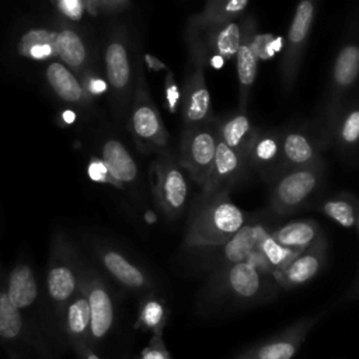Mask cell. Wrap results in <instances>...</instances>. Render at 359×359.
<instances>
[{
	"label": "cell",
	"mask_w": 359,
	"mask_h": 359,
	"mask_svg": "<svg viewBox=\"0 0 359 359\" xmlns=\"http://www.w3.org/2000/svg\"><path fill=\"white\" fill-rule=\"evenodd\" d=\"M245 220L244 212L230 201L227 192L195 201L191 206L184 243L188 248L223 244Z\"/></svg>",
	"instance_id": "1"
},
{
	"label": "cell",
	"mask_w": 359,
	"mask_h": 359,
	"mask_svg": "<svg viewBox=\"0 0 359 359\" xmlns=\"http://www.w3.org/2000/svg\"><path fill=\"white\" fill-rule=\"evenodd\" d=\"M136 98L130 114V130L143 153L157 151L165 147L168 133L163 125L161 116L151 102L142 74L136 88Z\"/></svg>",
	"instance_id": "7"
},
{
	"label": "cell",
	"mask_w": 359,
	"mask_h": 359,
	"mask_svg": "<svg viewBox=\"0 0 359 359\" xmlns=\"http://www.w3.org/2000/svg\"><path fill=\"white\" fill-rule=\"evenodd\" d=\"M59 324L62 325V332L70 345L77 342H88L90 309L81 282L73 297L65 306Z\"/></svg>",
	"instance_id": "19"
},
{
	"label": "cell",
	"mask_w": 359,
	"mask_h": 359,
	"mask_svg": "<svg viewBox=\"0 0 359 359\" xmlns=\"http://www.w3.org/2000/svg\"><path fill=\"white\" fill-rule=\"evenodd\" d=\"M327 258L325 237L321 234L313 244L293 257L282 269L275 273L279 289L289 290L313 279L323 268Z\"/></svg>",
	"instance_id": "14"
},
{
	"label": "cell",
	"mask_w": 359,
	"mask_h": 359,
	"mask_svg": "<svg viewBox=\"0 0 359 359\" xmlns=\"http://www.w3.org/2000/svg\"><path fill=\"white\" fill-rule=\"evenodd\" d=\"M128 4V0H84V7H87L93 14L101 8V10H119L123 8Z\"/></svg>",
	"instance_id": "39"
},
{
	"label": "cell",
	"mask_w": 359,
	"mask_h": 359,
	"mask_svg": "<svg viewBox=\"0 0 359 359\" xmlns=\"http://www.w3.org/2000/svg\"><path fill=\"white\" fill-rule=\"evenodd\" d=\"M280 157L283 170L323 164L316 142L299 130L280 135Z\"/></svg>",
	"instance_id": "21"
},
{
	"label": "cell",
	"mask_w": 359,
	"mask_h": 359,
	"mask_svg": "<svg viewBox=\"0 0 359 359\" xmlns=\"http://www.w3.org/2000/svg\"><path fill=\"white\" fill-rule=\"evenodd\" d=\"M0 346L7 359H53L46 337L7 299L0 273Z\"/></svg>",
	"instance_id": "4"
},
{
	"label": "cell",
	"mask_w": 359,
	"mask_h": 359,
	"mask_svg": "<svg viewBox=\"0 0 359 359\" xmlns=\"http://www.w3.org/2000/svg\"><path fill=\"white\" fill-rule=\"evenodd\" d=\"M154 201L167 219H177L188 202V184L180 163L170 153H161L151 170Z\"/></svg>",
	"instance_id": "6"
},
{
	"label": "cell",
	"mask_w": 359,
	"mask_h": 359,
	"mask_svg": "<svg viewBox=\"0 0 359 359\" xmlns=\"http://www.w3.org/2000/svg\"><path fill=\"white\" fill-rule=\"evenodd\" d=\"M323 234L320 226L314 220H299L286 223L271 231V237L283 247L293 250H304Z\"/></svg>",
	"instance_id": "25"
},
{
	"label": "cell",
	"mask_w": 359,
	"mask_h": 359,
	"mask_svg": "<svg viewBox=\"0 0 359 359\" xmlns=\"http://www.w3.org/2000/svg\"><path fill=\"white\" fill-rule=\"evenodd\" d=\"M248 165L257 170L265 181H273V178L283 171L280 157V133L257 132L247 157V167Z\"/></svg>",
	"instance_id": "17"
},
{
	"label": "cell",
	"mask_w": 359,
	"mask_h": 359,
	"mask_svg": "<svg viewBox=\"0 0 359 359\" xmlns=\"http://www.w3.org/2000/svg\"><path fill=\"white\" fill-rule=\"evenodd\" d=\"M251 32L245 31L241 32V41L238 45V49L236 52V59H237V74H238V83L241 88V95H240V102H241V109L244 111L245 108V100L248 95V90L251 84L255 80L257 76V67H258V59L251 50L250 46V39H251Z\"/></svg>",
	"instance_id": "28"
},
{
	"label": "cell",
	"mask_w": 359,
	"mask_h": 359,
	"mask_svg": "<svg viewBox=\"0 0 359 359\" xmlns=\"http://www.w3.org/2000/svg\"><path fill=\"white\" fill-rule=\"evenodd\" d=\"M316 4L317 0H300L292 18L286 41V53L282 63V76L286 88H290L294 83L300 59L314 21Z\"/></svg>",
	"instance_id": "12"
},
{
	"label": "cell",
	"mask_w": 359,
	"mask_h": 359,
	"mask_svg": "<svg viewBox=\"0 0 359 359\" xmlns=\"http://www.w3.org/2000/svg\"><path fill=\"white\" fill-rule=\"evenodd\" d=\"M55 50H56V56L62 59L63 65L73 70H80L86 65V60H87L86 45L80 38V35L70 28L56 31Z\"/></svg>",
	"instance_id": "27"
},
{
	"label": "cell",
	"mask_w": 359,
	"mask_h": 359,
	"mask_svg": "<svg viewBox=\"0 0 359 359\" xmlns=\"http://www.w3.org/2000/svg\"><path fill=\"white\" fill-rule=\"evenodd\" d=\"M182 115L187 128L205 125L210 116V95L205 83L203 62L198 60L185 86Z\"/></svg>",
	"instance_id": "16"
},
{
	"label": "cell",
	"mask_w": 359,
	"mask_h": 359,
	"mask_svg": "<svg viewBox=\"0 0 359 359\" xmlns=\"http://www.w3.org/2000/svg\"><path fill=\"white\" fill-rule=\"evenodd\" d=\"M359 70V49L355 43L345 45L339 52L334 63L332 81L337 91L349 88L358 77Z\"/></svg>",
	"instance_id": "29"
},
{
	"label": "cell",
	"mask_w": 359,
	"mask_h": 359,
	"mask_svg": "<svg viewBox=\"0 0 359 359\" xmlns=\"http://www.w3.org/2000/svg\"><path fill=\"white\" fill-rule=\"evenodd\" d=\"M97 257L104 269L122 286L130 290H144L150 286L149 275L130 262L122 252L109 247H97Z\"/></svg>",
	"instance_id": "18"
},
{
	"label": "cell",
	"mask_w": 359,
	"mask_h": 359,
	"mask_svg": "<svg viewBox=\"0 0 359 359\" xmlns=\"http://www.w3.org/2000/svg\"><path fill=\"white\" fill-rule=\"evenodd\" d=\"M241 41L240 25L234 21H229L217 27L216 34L212 38V48L215 53L220 55L223 59H230L236 55Z\"/></svg>",
	"instance_id": "32"
},
{
	"label": "cell",
	"mask_w": 359,
	"mask_h": 359,
	"mask_svg": "<svg viewBox=\"0 0 359 359\" xmlns=\"http://www.w3.org/2000/svg\"><path fill=\"white\" fill-rule=\"evenodd\" d=\"M108 90L107 83L100 79V77H90V80H87V91L91 95H100L102 93H105Z\"/></svg>",
	"instance_id": "42"
},
{
	"label": "cell",
	"mask_w": 359,
	"mask_h": 359,
	"mask_svg": "<svg viewBox=\"0 0 359 359\" xmlns=\"http://www.w3.org/2000/svg\"><path fill=\"white\" fill-rule=\"evenodd\" d=\"M320 210L342 227L356 229L358 226V201L351 194H339L327 199Z\"/></svg>",
	"instance_id": "30"
},
{
	"label": "cell",
	"mask_w": 359,
	"mask_h": 359,
	"mask_svg": "<svg viewBox=\"0 0 359 359\" xmlns=\"http://www.w3.org/2000/svg\"><path fill=\"white\" fill-rule=\"evenodd\" d=\"M282 36H275L273 34H255L250 39V46L257 59H269L276 52L282 49Z\"/></svg>",
	"instance_id": "35"
},
{
	"label": "cell",
	"mask_w": 359,
	"mask_h": 359,
	"mask_svg": "<svg viewBox=\"0 0 359 359\" xmlns=\"http://www.w3.org/2000/svg\"><path fill=\"white\" fill-rule=\"evenodd\" d=\"M80 282L90 309L88 342L95 344L107 337L114 324V303L105 282L93 269H83Z\"/></svg>",
	"instance_id": "11"
},
{
	"label": "cell",
	"mask_w": 359,
	"mask_h": 359,
	"mask_svg": "<svg viewBox=\"0 0 359 359\" xmlns=\"http://www.w3.org/2000/svg\"><path fill=\"white\" fill-rule=\"evenodd\" d=\"M46 80L53 93L65 102L80 104L86 100L84 88L72 70L59 62H52L46 67Z\"/></svg>",
	"instance_id": "26"
},
{
	"label": "cell",
	"mask_w": 359,
	"mask_h": 359,
	"mask_svg": "<svg viewBox=\"0 0 359 359\" xmlns=\"http://www.w3.org/2000/svg\"><path fill=\"white\" fill-rule=\"evenodd\" d=\"M56 31L31 29L20 41L18 50L21 55L31 59H48L56 56L55 50Z\"/></svg>",
	"instance_id": "31"
},
{
	"label": "cell",
	"mask_w": 359,
	"mask_h": 359,
	"mask_svg": "<svg viewBox=\"0 0 359 359\" xmlns=\"http://www.w3.org/2000/svg\"><path fill=\"white\" fill-rule=\"evenodd\" d=\"M317 320V317L300 320L282 334L252 346L238 359H292Z\"/></svg>",
	"instance_id": "15"
},
{
	"label": "cell",
	"mask_w": 359,
	"mask_h": 359,
	"mask_svg": "<svg viewBox=\"0 0 359 359\" xmlns=\"http://www.w3.org/2000/svg\"><path fill=\"white\" fill-rule=\"evenodd\" d=\"M63 119L67 122V123H72L74 119H76V115L73 111H65L63 112Z\"/></svg>",
	"instance_id": "45"
},
{
	"label": "cell",
	"mask_w": 359,
	"mask_h": 359,
	"mask_svg": "<svg viewBox=\"0 0 359 359\" xmlns=\"http://www.w3.org/2000/svg\"><path fill=\"white\" fill-rule=\"evenodd\" d=\"M88 175L95 180V181H101V182H109L114 187H119V184L116 181H114L108 172V170L105 168L104 163L101 161V158H93L90 165H88Z\"/></svg>",
	"instance_id": "37"
},
{
	"label": "cell",
	"mask_w": 359,
	"mask_h": 359,
	"mask_svg": "<svg viewBox=\"0 0 359 359\" xmlns=\"http://www.w3.org/2000/svg\"><path fill=\"white\" fill-rule=\"evenodd\" d=\"M180 98H181V93H180L175 81H174V76H172L171 72H168L167 77H165V101H167L168 109L172 114L177 111Z\"/></svg>",
	"instance_id": "38"
},
{
	"label": "cell",
	"mask_w": 359,
	"mask_h": 359,
	"mask_svg": "<svg viewBox=\"0 0 359 359\" xmlns=\"http://www.w3.org/2000/svg\"><path fill=\"white\" fill-rule=\"evenodd\" d=\"M105 73L109 86L119 94L125 95L130 84V62L126 43L121 35H114L104 55Z\"/></svg>",
	"instance_id": "23"
},
{
	"label": "cell",
	"mask_w": 359,
	"mask_h": 359,
	"mask_svg": "<svg viewBox=\"0 0 359 359\" xmlns=\"http://www.w3.org/2000/svg\"><path fill=\"white\" fill-rule=\"evenodd\" d=\"M268 233L269 230H266V227L262 223H244L223 244L191 250L201 251L202 255L208 259V264H210L215 268V271H217L227 265L258 257L259 243Z\"/></svg>",
	"instance_id": "8"
},
{
	"label": "cell",
	"mask_w": 359,
	"mask_h": 359,
	"mask_svg": "<svg viewBox=\"0 0 359 359\" xmlns=\"http://www.w3.org/2000/svg\"><path fill=\"white\" fill-rule=\"evenodd\" d=\"M79 359H100L88 342H77L72 345Z\"/></svg>",
	"instance_id": "41"
},
{
	"label": "cell",
	"mask_w": 359,
	"mask_h": 359,
	"mask_svg": "<svg viewBox=\"0 0 359 359\" xmlns=\"http://www.w3.org/2000/svg\"><path fill=\"white\" fill-rule=\"evenodd\" d=\"M335 136L339 146L348 153L356 147L359 137V111L352 108L337 125Z\"/></svg>",
	"instance_id": "34"
},
{
	"label": "cell",
	"mask_w": 359,
	"mask_h": 359,
	"mask_svg": "<svg viewBox=\"0 0 359 359\" xmlns=\"http://www.w3.org/2000/svg\"><path fill=\"white\" fill-rule=\"evenodd\" d=\"M59 8L70 20H80L84 11V0H59Z\"/></svg>",
	"instance_id": "40"
},
{
	"label": "cell",
	"mask_w": 359,
	"mask_h": 359,
	"mask_svg": "<svg viewBox=\"0 0 359 359\" xmlns=\"http://www.w3.org/2000/svg\"><path fill=\"white\" fill-rule=\"evenodd\" d=\"M139 359H171L170 353L163 342L161 335L158 334H153V338L149 344V346H146Z\"/></svg>",
	"instance_id": "36"
},
{
	"label": "cell",
	"mask_w": 359,
	"mask_h": 359,
	"mask_svg": "<svg viewBox=\"0 0 359 359\" xmlns=\"http://www.w3.org/2000/svg\"><path fill=\"white\" fill-rule=\"evenodd\" d=\"M248 0H208L199 14L191 20L196 29H213L233 21L247 7Z\"/></svg>",
	"instance_id": "24"
},
{
	"label": "cell",
	"mask_w": 359,
	"mask_h": 359,
	"mask_svg": "<svg viewBox=\"0 0 359 359\" xmlns=\"http://www.w3.org/2000/svg\"><path fill=\"white\" fill-rule=\"evenodd\" d=\"M245 168L247 163L217 137L212 167L195 201H205L219 194H230Z\"/></svg>",
	"instance_id": "13"
},
{
	"label": "cell",
	"mask_w": 359,
	"mask_h": 359,
	"mask_svg": "<svg viewBox=\"0 0 359 359\" xmlns=\"http://www.w3.org/2000/svg\"><path fill=\"white\" fill-rule=\"evenodd\" d=\"M4 290L8 302L46 337L41 310V286L28 262L15 264L4 275Z\"/></svg>",
	"instance_id": "9"
},
{
	"label": "cell",
	"mask_w": 359,
	"mask_h": 359,
	"mask_svg": "<svg viewBox=\"0 0 359 359\" xmlns=\"http://www.w3.org/2000/svg\"><path fill=\"white\" fill-rule=\"evenodd\" d=\"M101 161L108 170L111 178L123 185H132L137 180V165L129 150L115 137L107 139L101 146Z\"/></svg>",
	"instance_id": "22"
},
{
	"label": "cell",
	"mask_w": 359,
	"mask_h": 359,
	"mask_svg": "<svg viewBox=\"0 0 359 359\" xmlns=\"http://www.w3.org/2000/svg\"><path fill=\"white\" fill-rule=\"evenodd\" d=\"M215 128L217 137L247 163L251 144L257 135L247 114L243 109L234 112L216 123Z\"/></svg>",
	"instance_id": "20"
},
{
	"label": "cell",
	"mask_w": 359,
	"mask_h": 359,
	"mask_svg": "<svg viewBox=\"0 0 359 359\" xmlns=\"http://www.w3.org/2000/svg\"><path fill=\"white\" fill-rule=\"evenodd\" d=\"M271 276L273 278V273L259 254L215 271L208 285L209 297L229 299L241 304L266 300L273 294V286H278L271 282Z\"/></svg>",
	"instance_id": "2"
},
{
	"label": "cell",
	"mask_w": 359,
	"mask_h": 359,
	"mask_svg": "<svg viewBox=\"0 0 359 359\" xmlns=\"http://www.w3.org/2000/svg\"><path fill=\"white\" fill-rule=\"evenodd\" d=\"M144 62H146V65H147V67H149L150 70H163V69H167V66H165L161 60H158L157 57H154V56H151V55H144Z\"/></svg>",
	"instance_id": "43"
},
{
	"label": "cell",
	"mask_w": 359,
	"mask_h": 359,
	"mask_svg": "<svg viewBox=\"0 0 359 359\" xmlns=\"http://www.w3.org/2000/svg\"><path fill=\"white\" fill-rule=\"evenodd\" d=\"M81 271L79 252L70 237L60 230L55 231L49 250L45 292L59 323L65 306L79 289Z\"/></svg>",
	"instance_id": "3"
},
{
	"label": "cell",
	"mask_w": 359,
	"mask_h": 359,
	"mask_svg": "<svg viewBox=\"0 0 359 359\" xmlns=\"http://www.w3.org/2000/svg\"><path fill=\"white\" fill-rule=\"evenodd\" d=\"M223 65H224V59L220 55L213 53L212 57H210V66L215 67V69H220Z\"/></svg>",
	"instance_id": "44"
},
{
	"label": "cell",
	"mask_w": 359,
	"mask_h": 359,
	"mask_svg": "<svg viewBox=\"0 0 359 359\" xmlns=\"http://www.w3.org/2000/svg\"><path fill=\"white\" fill-rule=\"evenodd\" d=\"M216 142V128L210 122L199 126L185 128L178 163L201 187L203 185L212 167Z\"/></svg>",
	"instance_id": "10"
},
{
	"label": "cell",
	"mask_w": 359,
	"mask_h": 359,
	"mask_svg": "<svg viewBox=\"0 0 359 359\" xmlns=\"http://www.w3.org/2000/svg\"><path fill=\"white\" fill-rule=\"evenodd\" d=\"M323 164L286 168L279 172L271 188V209L279 216H286L300 209L316 192L323 180Z\"/></svg>",
	"instance_id": "5"
},
{
	"label": "cell",
	"mask_w": 359,
	"mask_h": 359,
	"mask_svg": "<svg viewBox=\"0 0 359 359\" xmlns=\"http://www.w3.org/2000/svg\"><path fill=\"white\" fill-rule=\"evenodd\" d=\"M167 323V311L160 300L147 299L142 304L137 327L151 331L153 334L161 335V331Z\"/></svg>",
	"instance_id": "33"
}]
</instances>
